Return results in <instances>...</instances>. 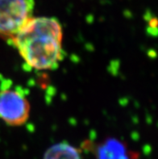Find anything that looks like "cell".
Wrapping results in <instances>:
<instances>
[{
	"label": "cell",
	"instance_id": "3957f363",
	"mask_svg": "<svg viewBox=\"0 0 158 159\" xmlns=\"http://www.w3.org/2000/svg\"><path fill=\"white\" fill-rule=\"evenodd\" d=\"M30 111V103L23 91L11 87L0 90V119L6 125H23L29 119Z\"/></svg>",
	"mask_w": 158,
	"mask_h": 159
},
{
	"label": "cell",
	"instance_id": "277c9868",
	"mask_svg": "<svg viewBox=\"0 0 158 159\" xmlns=\"http://www.w3.org/2000/svg\"><path fill=\"white\" fill-rule=\"evenodd\" d=\"M96 159H138L139 154L128 147L122 140L116 138H107L96 147Z\"/></svg>",
	"mask_w": 158,
	"mask_h": 159
},
{
	"label": "cell",
	"instance_id": "6da1fadb",
	"mask_svg": "<svg viewBox=\"0 0 158 159\" xmlns=\"http://www.w3.org/2000/svg\"><path fill=\"white\" fill-rule=\"evenodd\" d=\"M11 41L36 70L54 69L63 59V30L56 18L32 17Z\"/></svg>",
	"mask_w": 158,
	"mask_h": 159
},
{
	"label": "cell",
	"instance_id": "7a4b0ae2",
	"mask_svg": "<svg viewBox=\"0 0 158 159\" xmlns=\"http://www.w3.org/2000/svg\"><path fill=\"white\" fill-rule=\"evenodd\" d=\"M34 0H0V37L11 40L32 17Z\"/></svg>",
	"mask_w": 158,
	"mask_h": 159
},
{
	"label": "cell",
	"instance_id": "5b68a950",
	"mask_svg": "<svg viewBox=\"0 0 158 159\" xmlns=\"http://www.w3.org/2000/svg\"><path fill=\"white\" fill-rule=\"evenodd\" d=\"M43 159H82L81 150L67 142H60L49 147Z\"/></svg>",
	"mask_w": 158,
	"mask_h": 159
}]
</instances>
